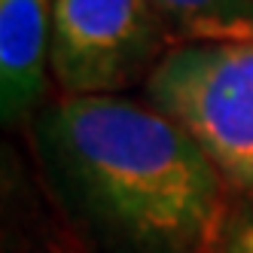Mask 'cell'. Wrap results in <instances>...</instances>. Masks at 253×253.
<instances>
[{
	"label": "cell",
	"mask_w": 253,
	"mask_h": 253,
	"mask_svg": "<svg viewBox=\"0 0 253 253\" xmlns=\"http://www.w3.org/2000/svg\"><path fill=\"white\" fill-rule=\"evenodd\" d=\"M37 143L98 253H213L229 186L153 104L67 95L40 116Z\"/></svg>",
	"instance_id": "1"
},
{
	"label": "cell",
	"mask_w": 253,
	"mask_h": 253,
	"mask_svg": "<svg viewBox=\"0 0 253 253\" xmlns=\"http://www.w3.org/2000/svg\"><path fill=\"white\" fill-rule=\"evenodd\" d=\"M147 98L205 150L229 189L253 192V37L174 43Z\"/></svg>",
	"instance_id": "2"
},
{
	"label": "cell",
	"mask_w": 253,
	"mask_h": 253,
	"mask_svg": "<svg viewBox=\"0 0 253 253\" xmlns=\"http://www.w3.org/2000/svg\"><path fill=\"white\" fill-rule=\"evenodd\" d=\"M171 43L253 37V0H150Z\"/></svg>",
	"instance_id": "5"
},
{
	"label": "cell",
	"mask_w": 253,
	"mask_h": 253,
	"mask_svg": "<svg viewBox=\"0 0 253 253\" xmlns=\"http://www.w3.org/2000/svg\"><path fill=\"white\" fill-rule=\"evenodd\" d=\"M52 0H0V113L22 122L40 107L49 80Z\"/></svg>",
	"instance_id": "4"
},
{
	"label": "cell",
	"mask_w": 253,
	"mask_h": 253,
	"mask_svg": "<svg viewBox=\"0 0 253 253\" xmlns=\"http://www.w3.org/2000/svg\"><path fill=\"white\" fill-rule=\"evenodd\" d=\"M213 253H253V192L238 208L226 211Z\"/></svg>",
	"instance_id": "6"
},
{
	"label": "cell",
	"mask_w": 253,
	"mask_h": 253,
	"mask_svg": "<svg viewBox=\"0 0 253 253\" xmlns=\"http://www.w3.org/2000/svg\"><path fill=\"white\" fill-rule=\"evenodd\" d=\"M171 46L150 0H52L49 67L67 95H119L147 83Z\"/></svg>",
	"instance_id": "3"
}]
</instances>
